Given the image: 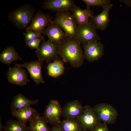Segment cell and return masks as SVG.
Instances as JSON below:
<instances>
[{"mask_svg":"<svg viewBox=\"0 0 131 131\" xmlns=\"http://www.w3.org/2000/svg\"><path fill=\"white\" fill-rule=\"evenodd\" d=\"M81 44L76 38L68 37L57 45L58 55L75 68L82 65L84 58Z\"/></svg>","mask_w":131,"mask_h":131,"instance_id":"cell-1","label":"cell"},{"mask_svg":"<svg viewBox=\"0 0 131 131\" xmlns=\"http://www.w3.org/2000/svg\"><path fill=\"white\" fill-rule=\"evenodd\" d=\"M36 10L31 5L25 3L11 11L7 17L16 27L26 30L35 15Z\"/></svg>","mask_w":131,"mask_h":131,"instance_id":"cell-2","label":"cell"},{"mask_svg":"<svg viewBox=\"0 0 131 131\" xmlns=\"http://www.w3.org/2000/svg\"><path fill=\"white\" fill-rule=\"evenodd\" d=\"M51 23L61 28L68 37L76 38L77 25L70 11L56 12Z\"/></svg>","mask_w":131,"mask_h":131,"instance_id":"cell-3","label":"cell"},{"mask_svg":"<svg viewBox=\"0 0 131 131\" xmlns=\"http://www.w3.org/2000/svg\"><path fill=\"white\" fill-rule=\"evenodd\" d=\"M76 38L82 44L101 39L96 29L90 22L77 25Z\"/></svg>","mask_w":131,"mask_h":131,"instance_id":"cell-4","label":"cell"},{"mask_svg":"<svg viewBox=\"0 0 131 131\" xmlns=\"http://www.w3.org/2000/svg\"><path fill=\"white\" fill-rule=\"evenodd\" d=\"M52 18L49 13H45L41 10L36 13L26 30V32L33 31L42 35L45 29L51 23Z\"/></svg>","mask_w":131,"mask_h":131,"instance_id":"cell-5","label":"cell"},{"mask_svg":"<svg viewBox=\"0 0 131 131\" xmlns=\"http://www.w3.org/2000/svg\"><path fill=\"white\" fill-rule=\"evenodd\" d=\"M38 58L43 61L48 62L57 59V45L49 40H42L39 49L35 51Z\"/></svg>","mask_w":131,"mask_h":131,"instance_id":"cell-6","label":"cell"},{"mask_svg":"<svg viewBox=\"0 0 131 131\" xmlns=\"http://www.w3.org/2000/svg\"><path fill=\"white\" fill-rule=\"evenodd\" d=\"M78 120L83 129L92 130L100 123L99 118L93 108L86 106L78 117Z\"/></svg>","mask_w":131,"mask_h":131,"instance_id":"cell-7","label":"cell"},{"mask_svg":"<svg viewBox=\"0 0 131 131\" xmlns=\"http://www.w3.org/2000/svg\"><path fill=\"white\" fill-rule=\"evenodd\" d=\"M62 113L63 110L58 101L51 100L45 109L43 117L48 123L54 125H59Z\"/></svg>","mask_w":131,"mask_h":131,"instance_id":"cell-8","label":"cell"},{"mask_svg":"<svg viewBox=\"0 0 131 131\" xmlns=\"http://www.w3.org/2000/svg\"><path fill=\"white\" fill-rule=\"evenodd\" d=\"M84 55L88 61L93 62L100 59L104 54L103 44L100 41H95L82 44Z\"/></svg>","mask_w":131,"mask_h":131,"instance_id":"cell-9","label":"cell"},{"mask_svg":"<svg viewBox=\"0 0 131 131\" xmlns=\"http://www.w3.org/2000/svg\"><path fill=\"white\" fill-rule=\"evenodd\" d=\"M93 109L100 121L106 124L113 123L116 120L117 111L110 105L100 103L95 106Z\"/></svg>","mask_w":131,"mask_h":131,"instance_id":"cell-10","label":"cell"},{"mask_svg":"<svg viewBox=\"0 0 131 131\" xmlns=\"http://www.w3.org/2000/svg\"><path fill=\"white\" fill-rule=\"evenodd\" d=\"M7 75L8 82L13 84L22 86L30 82L27 73L17 63H15L13 67L9 68Z\"/></svg>","mask_w":131,"mask_h":131,"instance_id":"cell-11","label":"cell"},{"mask_svg":"<svg viewBox=\"0 0 131 131\" xmlns=\"http://www.w3.org/2000/svg\"><path fill=\"white\" fill-rule=\"evenodd\" d=\"M43 61L38 59L36 61L26 62L22 64H17L21 67L26 68L31 78L37 85L44 82L42 74V65Z\"/></svg>","mask_w":131,"mask_h":131,"instance_id":"cell-12","label":"cell"},{"mask_svg":"<svg viewBox=\"0 0 131 131\" xmlns=\"http://www.w3.org/2000/svg\"><path fill=\"white\" fill-rule=\"evenodd\" d=\"M75 5L73 0H45L42 2L40 8L56 12L71 11Z\"/></svg>","mask_w":131,"mask_h":131,"instance_id":"cell-13","label":"cell"},{"mask_svg":"<svg viewBox=\"0 0 131 131\" xmlns=\"http://www.w3.org/2000/svg\"><path fill=\"white\" fill-rule=\"evenodd\" d=\"M113 6L112 4H110L103 8L101 13L95 16L93 15L91 18L89 22L96 29L103 31L108 27L110 21L109 12Z\"/></svg>","mask_w":131,"mask_h":131,"instance_id":"cell-14","label":"cell"},{"mask_svg":"<svg viewBox=\"0 0 131 131\" xmlns=\"http://www.w3.org/2000/svg\"><path fill=\"white\" fill-rule=\"evenodd\" d=\"M42 34L47 36L49 40L57 45L69 37L61 28L52 23L45 29Z\"/></svg>","mask_w":131,"mask_h":131,"instance_id":"cell-15","label":"cell"},{"mask_svg":"<svg viewBox=\"0 0 131 131\" xmlns=\"http://www.w3.org/2000/svg\"><path fill=\"white\" fill-rule=\"evenodd\" d=\"M70 11L77 25L89 23L93 16V11L90 8L82 9L76 5Z\"/></svg>","mask_w":131,"mask_h":131,"instance_id":"cell-16","label":"cell"},{"mask_svg":"<svg viewBox=\"0 0 131 131\" xmlns=\"http://www.w3.org/2000/svg\"><path fill=\"white\" fill-rule=\"evenodd\" d=\"M11 112L12 115L17 118L19 122L25 125L28 121H29L39 114L36 109L30 106Z\"/></svg>","mask_w":131,"mask_h":131,"instance_id":"cell-17","label":"cell"},{"mask_svg":"<svg viewBox=\"0 0 131 131\" xmlns=\"http://www.w3.org/2000/svg\"><path fill=\"white\" fill-rule=\"evenodd\" d=\"M83 108L80 102L77 100H74L66 104L63 113L66 119L75 118L81 114Z\"/></svg>","mask_w":131,"mask_h":131,"instance_id":"cell-18","label":"cell"},{"mask_svg":"<svg viewBox=\"0 0 131 131\" xmlns=\"http://www.w3.org/2000/svg\"><path fill=\"white\" fill-rule=\"evenodd\" d=\"M38 102V99L30 100L19 93L13 98L10 105V110L12 111L27 108L32 105L37 104Z\"/></svg>","mask_w":131,"mask_h":131,"instance_id":"cell-19","label":"cell"},{"mask_svg":"<svg viewBox=\"0 0 131 131\" xmlns=\"http://www.w3.org/2000/svg\"><path fill=\"white\" fill-rule=\"evenodd\" d=\"M18 60H21L22 59L12 46L7 47L0 54L1 62L9 66L12 62Z\"/></svg>","mask_w":131,"mask_h":131,"instance_id":"cell-20","label":"cell"},{"mask_svg":"<svg viewBox=\"0 0 131 131\" xmlns=\"http://www.w3.org/2000/svg\"><path fill=\"white\" fill-rule=\"evenodd\" d=\"M29 131H50L47 122L39 114L29 121Z\"/></svg>","mask_w":131,"mask_h":131,"instance_id":"cell-21","label":"cell"},{"mask_svg":"<svg viewBox=\"0 0 131 131\" xmlns=\"http://www.w3.org/2000/svg\"><path fill=\"white\" fill-rule=\"evenodd\" d=\"M47 68L49 75L53 77L60 76L63 74L64 70L63 63L57 59L53 62L49 63Z\"/></svg>","mask_w":131,"mask_h":131,"instance_id":"cell-22","label":"cell"},{"mask_svg":"<svg viewBox=\"0 0 131 131\" xmlns=\"http://www.w3.org/2000/svg\"><path fill=\"white\" fill-rule=\"evenodd\" d=\"M60 126L64 131H82L80 123L74 118L66 119L61 122Z\"/></svg>","mask_w":131,"mask_h":131,"instance_id":"cell-23","label":"cell"},{"mask_svg":"<svg viewBox=\"0 0 131 131\" xmlns=\"http://www.w3.org/2000/svg\"><path fill=\"white\" fill-rule=\"evenodd\" d=\"M4 131H29V127L23 124L18 121H8L4 126Z\"/></svg>","mask_w":131,"mask_h":131,"instance_id":"cell-24","label":"cell"},{"mask_svg":"<svg viewBox=\"0 0 131 131\" xmlns=\"http://www.w3.org/2000/svg\"><path fill=\"white\" fill-rule=\"evenodd\" d=\"M86 4V8H90L91 6H98L103 8L111 4L110 0H82Z\"/></svg>","mask_w":131,"mask_h":131,"instance_id":"cell-25","label":"cell"},{"mask_svg":"<svg viewBox=\"0 0 131 131\" xmlns=\"http://www.w3.org/2000/svg\"><path fill=\"white\" fill-rule=\"evenodd\" d=\"M44 40V38H41L26 41V45L32 49H35L37 50L40 48L39 45L41 41Z\"/></svg>","mask_w":131,"mask_h":131,"instance_id":"cell-26","label":"cell"},{"mask_svg":"<svg viewBox=\"0 0 131 131\" xmlns=\"http://www.w3.org/2000/svg\"><path fill=\"white\" fill-rule=\"evenodd\" d=\"M25 37V41H27L41 38H44L43 35H40L33 31H29L23 33Z\"/></svg>","mask_w":131,"mask_h":131,"instance_id":"cell-27","label":"cell"},{"mask_svg":"<svg viewBox=\"0 0 131 131\" xmlns=\"http://www.w3.org/2000/svg\"><path fill=\"white\" fill-rule=\"evenodd\" d=\"M91 131H109L106 124L104 123H100L94 129L91 130Z\"/></svg>","mask_w":131,"mask_h":131,"instance_id":"cell-28","label":"cell"},{"mask_svg":"<svg viewBox=\"0 0 131 131\" xmlns=\"http://www.w3.org/2000/svg\"><path fill=\"white\" fill-rule=\"evenodd\" d=\"M50 131H64L60 125H54L52 127Z\"/></svg>","mask_w":131,"mask_h":131,"instance_id":"cell-29","label":"cell"},{"mask_svg":"<svg viewBox=\"0 0 131 131\" xmlns=\"http://www.w3.org/2000/svg\"><path fill=\"white\" fill-rule=\"evenodd\" d=\"M120 1L123 3L127 6L131 7V0H120Z\"/></svg>","mask_w":131,"mask_h":131,"instance_id":"cell-30","label":"cell"},{"mask_svg":"<svg viewBox=\"0 0 131 131\" xmlns=\"http://www.w3.org/2000/svg\"><path fill=\"white\" fill-rule=\"evenodd\" d=\"M4 126L2 124L1 120H0V131H2L3 129H4Z\"/></svg>","mask_w":131,"mask_h":131,"instance_id":"cell-31","label":"cell"},{"mask_svg":"<svg viewBox=\"0 0 131 131\" xmlns=\"http://www.w3.org/2000/svg\"><path fill=\"white\" fill-rule=\"evenodd\" d=\"M87 131V130H85V131Z\"/></svg>","mask_w":131,"mask_h":131,"instance_id":"cell-32","label":"cell"}]
</instances>
